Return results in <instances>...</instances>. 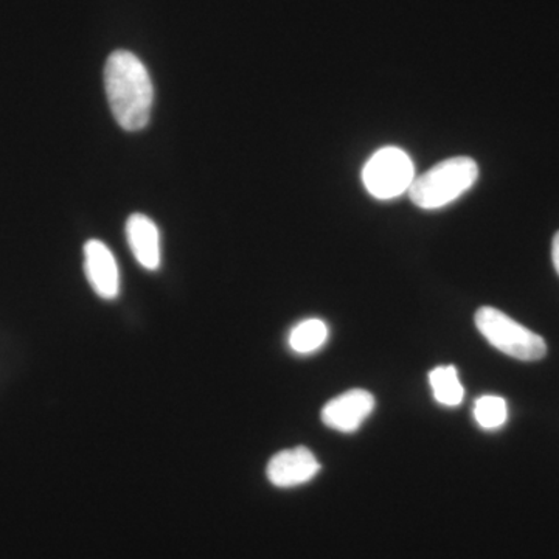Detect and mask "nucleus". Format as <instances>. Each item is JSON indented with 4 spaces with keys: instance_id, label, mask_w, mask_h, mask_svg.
<instances>
[{
    "instance_id": "nucleus-1",
    "label": "nucleus",
    "mask_w": 559,
    "mask_h": 559,
    "mask_svg": "<svg viewBox=\"0 0 559 559\" xmlns=\"http://www.w3.org/2000/svg\"><path fill=\"white\" fill-rule=\"evenodd\" d=\"M105 90L117 123L127 131L148 124L154 90L148 70L134 53L117 50L106 61Z\"/></svg>"
},
{
    "instance_id": "nucleus-2",
    "label": "nucleus",
    "mask_w": 559,
    "mask_h": 559,
    "mask_svg": "<svg viewBox=\"0 0 559 559\" xmlns=\"http://www.w3.org/2000/svg\"><path fill=\"white\" fill-rule=\"evenodd\" d=\"M479 167L471 157H451L423 173L412 182L411 200L419 209L436 210L451 204L476 183Z\"/></svg>"
},
{
    "instance_id": "nucleus-3",
    "label": "nucleus",
    "mask_w": 559,
    "mask_h": 559,
    "mask_svg": "<svg viewBox=\"0 0 559 559\" xmlns=\"http://www.w3.org/2000/svg\"><path fill=\"white\" fill-rule=\"evenodd\" d=\"M476 326L499 352L520 360H539L547 355V344L539 334L525 329L516 320L496 308L484 307L476 312Z\"/></svg>"
},
{
    "instance_id": "nucleus-4",
    "label": "nucleus",
    "mask_w": 559,
    "mask_h": 559,
    "mask_svg": "<svg viewBox=\"0 0 559 559\" xmlns=\"http://www.w3.org/2000/svg\"><path fill=\"white\" fill-rule=\"evenodd\" d=\"M414 179V162L406 151L395 146L377 151L362 171L364 186L377 200L401 197L404 191H409Z\"/></svg>"
},
{
    "instance_id": "nucleus-5",
    "label": "nucleus",
    "mask_w": 559,
    "mask_h": 559,
    "mask_svg": "<svg viewBox=\"0 0 559 559\" xmlns=\"http://www.w3.org/2000/svg\"><path fill=\"white\" fill-rule=\"evenodd\" d=\"M374 409V396L362 389L342 393L325 404L322 419L329 428L342 433L356 432Z\"/></svg>"
},
{
    "instance_id": "nucleus-6",
    "label": "nucleus",
    "mask_w": 559,
    "mask_h": 559,
    "mask_svg": "<svg viewBox=\"0 0 559 559\" xmlns=\"http://www.w3.org/2000/svg\"><path fill=\"white\" fill-rule=\"evenodd\" d=\"M320 463L308 448L299 447L275 454L270 460L266 476L278 488H293L318 476Z\"/></svg>"
},
{
    "instance_id": "nucleus-7",
    "label": "nucleus",
    "mask_w": 559,
    "mask_h": 559,
    "mask_svg": "<svg viewBox=\"0 0 559 559\" xmlns=\"http://www.w3.org/2000/svg\"><path fill=\"white\" fill-rule=\"evenodd\" d=\"M84 271H86L92 289L102 299L112 300L119 296V264L105 242L90 240L84 245Z\"/></svg>"
},
{
    "instance_id": "nucleus-8",
    "label": "nucleus",
    "mask_w": 559,
    "mask_h": 559,
    "mask_svg": "<svg viewBox=\"0 0 559 559\" xmlns=\"http://www.w3.org/2000/svg\"><path fill=\"white\" fill-rule=\"evenodd\" d=\"M127 240L134 259L146 271L160 266V234L154 221L142 213H134L127 221Z\"/></svg>"
},
{
    "instance_id": "nucleus-9",
    "label": "nucleus",
    "mask_w": 559,
    "mask_h": 559,
    "mask_svg": "<svg viewBox=\"0 0 559 559\" xmlns=\"http://www.w3.org/2000/svg\"><path fill=\"white\" fill-rule=\"evenodd\" d=\"M429 382L433 399L441 406L457 407L462 404L465 390H463L457 369L454 366L437 367V369L430 371Z\"/></svg>"
},
{
    "instance_id": "nucleus-10",
    "label": "nucleus",
    "mask_w": 559,
    "mask_h": 559,
    "mask_svg": "<svg viewBox=\"0 0 559 559\" xmlns=\"http://www.w3.org/2000/svg\"><path fill=\"white\" fill-rule=\"evenodd\" d=\"M329 341V326L323 320L307 319L289 333V347L299 355H311Z\"/></svg>"
},
{
    "instance_id": "nucleus-11",
    "label": "nucleus",
    "mask_w": 559,
    "mask_h": 559,
    "mask_svg": "<svg viewBox=\"0 0 559 559\" xmlns=\"http://www.w3.org/2000/svg\"><path fill=\"white\" fill-rule=\"evenodd\" d=\"M474 418L480 428L495 430L502 428L509 419V407L502 396L485 395L474 404Z\"/></svg>"
},
{
    "instance_id": "nucleus-12",
    "label": "nucleus",
    "mask_w": 559,
    "mask_h": 559,
    "mask_svg": "<svg viewBox=\"0 0 559 559\" xmlns=\"http://www.w3.org/2000/svg\"><path fill=\"white\" fill-rule=\"evenodd\" d=\"M551 260H554L555 270L559 275V231L555 234L554 242H551Z\"/></svg>"
}]
</instances>
